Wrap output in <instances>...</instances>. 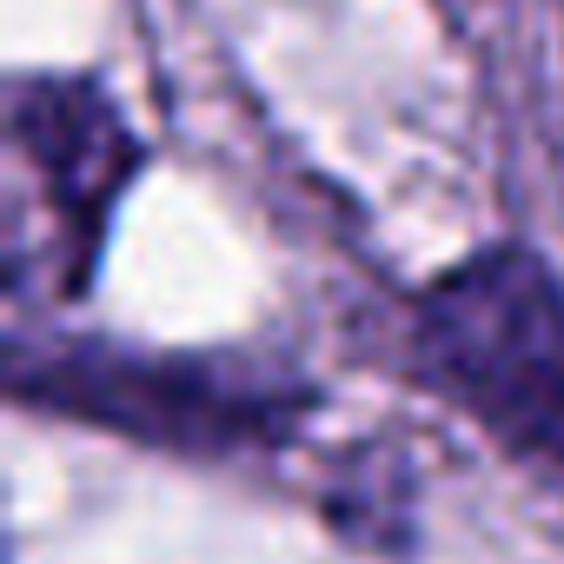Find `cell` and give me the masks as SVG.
<instances>
[{"instance_id":"1","label":"cell","mask_w":564,"mask_h":564,"mask_svg":"<svg viewBox=\"0 0 564 564\" xmlns=\"http://www.w3.org/2000/svg\"><path fill=\"white\" fill-rule=\"evenodd\" d=\"M419 333L498 438L564 471V286L531 252L498 246L445 272Z\"/></svg>"},{"instance_id":"2","label":"cell","mask_w":564,"mask_h":564,"mask_svg":"<svg viewBox=\"0 0 564 564\" xmlns=\"http://www.w3.org/2000/svg\"><path fill=\"white\" fill-rule=\"evenodd\" d=\"M21 392H41L61 412L107 419L120 432L173 438V445H239L265 438L300 412V392L265 372H239L219 359H127V352H47L21 366Z\"/></svg>"},{"instance_id":"3","label":"cell","mask_w":564,"mask_h":564,"mask_svg":"<svg viewBox=\"0 0 564 564\" xmlns=\"http://www.w3.org/2000/svg\"><path fill=\"white\" fill-rule=\"evenodd\" d=\"M14 147L34 160L47 206L87 265L94 239L120 199V180L133 173V140H127L120 113L107 107V94H94L80 80H28V87H14Z\"/></svg>"}]
</instances>
